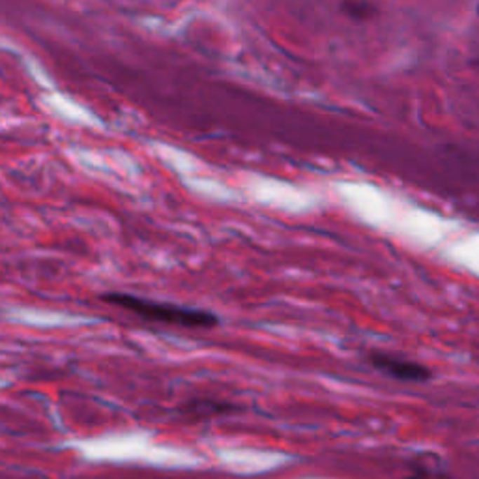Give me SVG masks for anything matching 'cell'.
<instances>
[{
	"mask_svg": "<svg viewBox=\"0 0 479 479\" xmlns=\"http://www.w3.org/2000/svg\"><path fill=\"white\" fill-rule=\"evenodd\" d=\"M102 299L105 304L116 305L122 309L135 313L144 321L161 322V324H173L182 328H214L220 324V318L210 311L189 309L173 304H159L152 299L133 296L126 292H109L103 294Z\"/></svg>",
	"mask_w": 479,
	"mask_h": 479,
	"instance_id": "obj_1",
	"label": "cell"
},
{
	"mask_svg": "<svg viewBox=\"0 0 479 479\" xmlns=\"http://www.w3.org/2000/svg\"><path fill=\"white\" fill-rule=\"evenodd\" d=\"M369 361L372 363V367H377L378 371L386 372L388 377L397 378L400 382H425L431 378V371L427 367L419 365L416 361L400 360L395 356L382 354V352L369 356Z\"/></svg>",
	"mask_w": 479,
	"mask_h": 479,
	"instance_id": "obj_2",
	"label": "cell"
},
{
	"mask_svg": "<svg viewBox=\"0 0 479 479\" xmlns=\"http://www.w3.org/2000/svg\"><path fill=\"white\" fill-rule=\"evenodd\" d=\"M343 10H346V13H349L350 18L354 19H367L371 18V12L372 8L369 6V4H343Z\"/></svg>",
	"mask_w": 479,
	"mask_h": 479,
	"instance_id": "obj_3",
	"label": "cell"
},
{
	"mask_svg": "<svg viewBox=\"0 0 479 479\" xmlns=\"http://www.w3.org/2000/svg\"><path fill=\"white\" fill-rule=\"evenodd\" d=\"M478 12H479V8H478Z\"/></svg>",
	"mask_w": 479,
	"mask_h": 479,
	"instance_id": "obj_4",
	"label": "cell"
}]
</instances>
